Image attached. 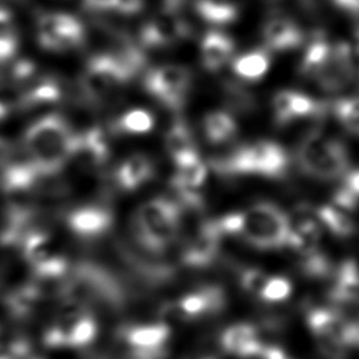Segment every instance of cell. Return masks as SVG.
Wrapping results in <instances>:
<instances>
[{"instance_id": "1", "label": "cell", "mask_w": 359, "mask_h": 359, "mask_svg": "<svg viewBox=\"0 0 359 359\" xmlns=\"http://www.w3.org/2000/svg\"><path fill=\"white\" fill-rule=\"evenodd\" d=\"M73 137L65 119L46 115L27 129L24 146L39 172L49 175L57 172L65 161L70 160Z\"/></svg>"}, {"instance_id": "2", "label": "cell", "mask_w": 359, "mask_h": 359, "mask_svg": "<svg viewBox=\"0 0 359 359\" xmlns=\"http://www.w3.org/2000/svg\"><path fill=\"white\" fill-rule=\"evenodd\" d=\"M182 209L177 201L157 196L139 206L132 219L136 241L150 252L164 251L178 236Z\"/></svg>"}, {"instance_id": "3", "label": "cell", "mask_w": 359, "mask_h": 359, "mask_svg": "<svg viewBox=\"0 0 359 359\" xmlns=\"http://www.w3.org/2000/svg\"><path fill=\"white\" fill-rule=\"evenodd\" d=\"M212 167L220 175H262L268 178L283 177L289 167L285 149L271 140H258L243 144L224 156L212 160Z\"/></svg>"}, {"instance_id": "4", "label": "cell", "mask_w": 359, "mask_h": 359, "mask_svg": "<svg viewBox=\"0 0 359 359\" xmlns=\"http://www.w3.org/2000/svg\"><path fill=\"white\" fill-rule=\"evenodd\" d=\"M296 160L304 174L318 180H335L349 167L346 147L321 132H311L300 142Z\"/></svg>"}, {"instance_id": "5", "label": "cell", "mask_w": 359, "mask_h": 359, "mask_svg": "<svg viewBox=\"0 0 359 359\" xmlns=\"http://www.w3.org/2000/svg\"><path fill=\"white\" fill-rule=\"evenodd\" d=\"M290 229L292 223L280 208L261 202L244 212L240 237L258 250H278L287 245Z\"/></svg>"}, {"instance_id": "6", "label": "cell", "mask_w": 359, "mask_h": 359, "mask_svg": "<svg viewBox=\"0 0 359 359\" xmlns=\"http://www.w3.org/2000/svg\"><path fill=\"white\" fill-rule=\"evenodd\" d=\"M192 83L191 72L181 65H163L149 70L143 79L144 90L167 108L185 104Z\"/></svg>"}, {"instance_id": "7", "label": "cell", "mask_w": 359, "mask_h": 359, "mask_svg": "<svg viewBox=\"0 0 359 359\" xmlns=\"http://www.w3.org/2000/svg\"><path fill=\"white\" fill-rule=\"evenodd\" d=\"M132 74L114 55H98L90 59L81 76V88L91 100H102L128 81Z\"/></svg>"}, {"instance_id": "8", "label": "cell", "mask_w": 359, "mask_h": 359, "mask_svg": "<svg viewBox=\"0 0 359 359\" xmlns=\"http://www.w3.org/2000/svg\"><path fill=\"white\" fill-rule=\"evenodd\" d=\"M84 39L81 22L65 13H46L38 20V42L52 52H63L77 48Z\"/></svg>"}, {"instance_id": "9", "label": "cell", "mask_w": 359, "mask_h": 359, "mask_svg": "<svg viewBox=\"0 0 359 359\" xmlns=\"http://www.w3.org/2000/svg\"><path fill=\"white\" fill-rule=\"evenodd\" d=\"M97 334V325L91 314L74 307L67 310L60 317L59 323L49 330L46 342L50 345L83 346L90 344Z\"/></svg>"}, {"instance_id": "10", "label": "cell", "mask_w": 359, "mask_h": 359, "mask_svg": "<svg viewBox=\"0 0 359 359\" xmlns=\"http://www.w3.org/2000/svg\"><path fill=\"white\" fill-rule=\"evenodd\" d=\"M222 237L223 234L219 231L215 219L202 222L195 234L182 247V264L194 268L210 265L216 259Z\"/></svg>"}, {"instance_id": "11", "label": "cell", "mask_w": 359, "mask_h": 359, "mask_svg": "<svg viewBox=\"0 0 359 359\" xmlns=\"http://www.w3.org/2000/svg\"><path fill=\"white\" fill-rule=\"evenodd\" d=\"M272 107L276 123L285 126L296 119L324 116L328 104L317 101L313 97L299 91L283 90L275 94Z\"/></svg>"}, {"instance_id": "12", "label": "cell", "mask_w": 359, "mask_h": 359, "mask_svg": "<svg viewBox=\"0 0 359 359\" xmlns=\"http://www.w3.org/2000/svg\"><path fill=\"white\" fill-rule=\"evenodd\" d=\"M191 28L175 11L165 10L161 15L147 22L140 31V42L150 49L167 48L188 38Z\"/></svg>"}, {"instance_id": "13", "label": "cell", "mask_w": 359, "mask_h": 359, "mask_svg": "<svg viewBox=\"0 0 359 359\" xmlns=\"http://www.w3.org/2000/svg\"><path fill=\"white\" fill-rule=\"evenodd\" d=\"M353 49L348 42H337L331 45L330 59L317 76V84L328 91L335 93L346 87L355 76Z\"/></svg>"}, {"instance_id": "14", "label": "cell", "mask_w": 359, "mask_h": 359, "mask_svg": "<svg viewBox=\"0 0 359 359\" xmlns=\"http://www.w3.org/2000/svg\"><path fill=\"white\" fill-rule=\"evenodd\" d=\"M224 304V293L217 286H206L192 290L165 307V313L175 318L191 320L215 313Z\"/></svg>"}, {"instance_id": "15", "label": "cell", "mask_w": 359, "mask_h": 359, "mask_svg": "<svg viewBox=\"0 0 359 359\" xmlns=\"http://www.w3.org/2000/svg\"><path fill=\"white\" fill-rule=\"evenodd\" d=\"M170 338V328L163 323L132 325L125 332V341L136 359H158Z\"/></svg>"}, {"instance_id": "16", "label": "cell", "mask_w": 359, "mask_h": 359, "mask_svg": "<svg viewBox=\"0 0 359 359\" xmlns=\"http://www.w3.org/2000/svg\"><path fill=\"white\" fill-rule=\"evenodd\" d=\"M112 222V212L97 205L79 206L70 210L66 217L70 231L83 240L100 238L111 229Z\"/></svg>"}, {"instance_id": "17", "label": "cell", "mask_w": 359, "mask_h": 359, "mask_svg": "<svg viewBox=\"0 0 359 359\" xmlns=\"http://www.w3.org/2000/svg\"><path fill=\"white\" fill-rule=\"evenodd\" d=\"M108 157V146L104 133L98 128H91L83 133L74 135L70 160H74L83 168L101 165Z\"/></svg>"}, {"instance_id": "18", "label": "cell", "mask_w": 359, "mask_h": 359, "mask_svg": "<svg viewBox=\"0 0 359 359\" xmlns=\"http://www.w3.org/2000/svg\"><path fill=\"white\" fill-rule=\"evenodd\" d=\"M262 38L268 50L287 52L297 48L303 42L302 29L289 18H271L262 29Z\"/></svg>"}, {"instance_id": "19", "label": "cell", "mask_w": 359, "mask_h": 359, "mask_svg": "<svg viewBox=\"0 0 359 359\" xmlns=\"http://www.w3.org/2000/svg\"><path fill=\"white\" fill-rule=\"evenodd\" d=\"M153 164L142 153L129 156L121 163L114 175V182L121 191H135L153 177Z\"/></svg>"}, {"instance_id": "20", "label": "cell", "mask_w": 359, "mask_h": 359, "mask_svg": "<svg viewBox=\"0 0 359 359\" xmlns=\"http://www.w3.org/2000/svg\"><path fill=\"white\" fill-rule=\"evenodd\" d=\"M222 346L227 353L236 356H255L262 351L257 330L250 324H236L227 328L222 335Z\"/></svg>"}, {"instance_id": "21", "label": "cell", "mask_w": 359, "mask_h": 359, "mask_svg": "<svg viewBox=\"0 0 359 359\" xmlns=\"http://www.w3.org/2000/svg\"><path fill=\"white\" fill-rule=\"evenodd\" d=\"M234 52V42L230 36L219 32L209 31L201 42V62L209 72L220 70L231 57Z\"/></svg>"}, {"instance_id": "22", "label": "cell", "mask_w": 359, "mask_h": 359, "mask_svg": "<svg viewBox=\"0 0 359 359\" xmlns=\"http://www.w3.org/2000/svg\"><path fill=\"white\" fill-rule=\"evenodd\" d=\"M62 98V86L56 77H38L24 84L22 108H41L56 104Z\"/></svg>"}, {"instance_id": "23", "label": "cell", "mask_w": 359, "mask_h": 359, "mask_svg": "<svg viewBox=\"0 0 359 359\" xmlns=\"http://www.w3.org/2000/svg\"><path fill=\"white\" fill-rule=\"evenodd\" d=\"M320 238L321 223L314 217L303 216L294 223V226L292 224L286 247H290L300 255H304L317 250Z\"/></svg>"}, {"instance_id": "24", "label": "cell", "mask_w": 359, "mask_h": 359, "mask_svg": "<svg viewBox=\"0 0 359 359\" xmlns=\"http://www.w3.org/2000/svg\"><path fill=\"white\" fill-rule=\"evenodd\" d=\"M202 129L205 139L212 144H222L231 140L238 130L236 119L224 111H212L203 116Z\"/></svg>"}, {"instance_id": "25", "label": "cell", "mask_w": 359, "mask_h": 359, "mask_svg": "<svg viewBox=\"0 0 359 359\" xmlns=\"http://www.w3.org/2000/svg\"><path fill=\"white\" fill-rule=\"evenodd\" d=\"M165 149L174 164L198 153L194 135L184 121L178 119L168 128L165 133Z\"/></svg>"}, {"instance_id": "26", "label": "cell", "mask_w": 359, "mask_h": 359, "mask_svg": "<svg viewBox=\"0 0 359 359\" xmlns=\"http://www.w3.org/2000/svg\"><path fill=\"white\" fill-rule=\"evenodd\" d=\"M331 43L321 35H316L307 45L300 60L299 72L302 76L316 80L330 59Z\"/></svg>"}, {"instance_id": "27", "label": "cell", "mask_w": 359, "mask_h": 359, "mask_svg": "<svg viewBox=\"0 0 359 359\" xmlns=\"http://www.w3.org/2000/svg\"><path fill=\"white\" fill-rule=\"evenodd\" d=\"M271 65V56L265 49H255L240 55L233 60V72L243 80L257 81L262 79Z\"/></svg>"}, {"instance_id": "28", "label": "cell", "mask_w": 359, "mask_h": 359, "mask_svg": "<svg viewBox=\"0 0 359 359\" xmlns=\"http://www.w3.org/2000/svg\"><path fill=\"white\" fill-rule=\"evenodd\" d=\"M316 219L338 237H348L355 231V223L346 210L337 205H321L313 209Z\"/></svg>"}, {"instance_id": "29", "label": "cell", "mask_w": 359, "mask_h": 359, "mask_svg": "<svg viewBox=\"0 0 359 359\" xmlns=\"http://www.w3.org/2000/svg\"><path fill=\"white\" fill-rule=\"evenodd\" d=\"M177 172L171 180V187H184V188H198L206 180V165L201 160L199 153L192 154L180 163L175 164Z\"/></svg>"}, {"instance_id": "30", "label": "cell", "mask_w": 359, "mask_h": 359, "mask_svg": "<svg viewBox=\"0 0 359 359\" xmlns=\"http://www.w3.org/2000/svg\"><path fill=\"white\" fill-rule=\"evenodd\" d=\"M21 244L25 259L34 268L56 255L52 250V241L49 236L41 230H29L24 236Z\"/></svg>"}, {"instance_id": "31", "label": "cell", "mask_w": 359, "mask_h": 359, "mask_svg": "<svg viewBox=\"0 0 359 359\" xmlns=\"http://www.w3.org/2000/svg\"><path fill=\"white\" fill-rule=\"evenodd\" d=\"M196 13L210 24L226 25L236 20L237 8L226 0H198Z\"/></svg>"}, {"instance_id": "32", "label": "cell", "mask_w": 359, "mask_h": 359, "mask_svg": "<svg viewBox=\"0 0 359 359\" xmlns=\"http://www.w3.org/2000/svg\"><path fill=\"white\" fill-rule=\"evenodd\" d=\"M154 126V116L151 112L143 108H133L128 112L122 114L116 122L115 129L121 133L128 135H143L153 129Z\"/></svg>"}, {"instance_id": "33", "label": "cell", "mask_w": 359, "mask_h": 359, "mask_svg": "<svg viewBox=\"0 0 359 359\" xmlns=\"http://www.w3.org/2000/svg\"><path fill=\"white\" fill-rule=\"evenodd\" d=\"M332 112L346 132L359 136V97H344L334 102Z\"/></svg>"}, {"instance_id": "34", "label": "cell", "mask_w": 359, "mask_h": 359, "mask_svg": "<svg viewBox=\"0 0 359 359\" xmlns=\"http://www.w3.org/2000/svg\"><path fill=\"white\" fill-rule=\"evenodd\" d=\"M292 293V283L289 282V279H286L285 276H271L268 278L259 299L268 303H278V302H283L286 300Z\"/></svg>"}, {"instance_id": "35", "label": "cell", "mask_w": 359, "mask_h": 359, "mask_svg": "<svg viewBox=\"0 0 359 359\" xmlns=\"http://www.w3.org/2000/svg\"><path fill=\"white\" fill-rule=\"evenodd\" d=\"M300 268L306 275L320 278V276L328 275L330 261H328V257L324 252L318 251V248H317L311 252L302 255Z\"/></svg>"}, {"instance_id": "36", "label": "cell", "mask_w": 359, "mask_h": 359, "mask_svg": "<svg viewBox=\"0 0 359 359\" xmlns=\"http://www.w3.org/2000/svg\"><path fill=\"white\" fill-rule=\"evenodd\" d=\"M269 275L258 268H245L240 275V283L243 289L257 297H259Z\"/></svg>"}, {"instance_id": "37", "label": "cell", "mask_w": 359, "mask_h": 359, "mask_svg": "<svg viewBox=\"0 0 359 359\" xmlns=\"http://www.w3.org/2000/svg\"><path fill=\"white\" fill-rule=\"evenodd\" d=\"M216 226L223 236H240L244 227V212H233L215 217Z\"/></svg>"}, {"instance_id": "38", "label": "cell", "mask_w": 359, "mask_h": 359, "mask_svg": "<svg viewBox=\"0 0 359 359\" xmlns=\"http://www.w3.org/2000/svg\"><path fill=\"white\" fill-rule=\"evenodd\" d=\"M18 42L11 14L0 7V43Z\"/></svg>"}, {"instance_id": "39", "label": "cell", "mask_w": 359, "mask_h": 359, "mask_svg": "<svg viewBox=\"0 0 359 359\" xmlns=\"http://www.w3.org/2000/svg\"><path fill=\"white\" fill-rule=\"evenodd\" d=\"M142 7L143 0H109V11L122 15H133L139 13Z\"/></svg>"}, {"instance_id": "40", "label": "cell", "mask_w": 359, "mask_h": 359, "mask_svg": "<svg viewBox=\"0 0 359 359\" xmlns=\"http://www.w3.org/2000/svg\"><path fill=\"white\" fill-rule=\"evenodd\" d=\"M344 187L352 192L356 198H359V170H353L346 172Z\"/></svg>"}, {"instance_id": "41", "label": "cell", "mask_w": 359, "mask_h": 359, "mask_svg": "<svg viewBox=\"0 0 359 359\" xmlns=\"http://www.w3.org/2000/svg\"><path fill=\"white\" fill-rule=\"evenodd\" d=\"M259 356H262V359H289L280 349L272 346L262 348Z\"/></svg>"}, {"instance_id": "42", "label": "cell", "mask_w": 359, "mask_h": 359, "mask_svg": "<svg viewBox=\"0 0 359 359\" xmlns=\"http://www.w3.org/2000/svg\"><path fill=\"white\" fill-rule=\"evenodd\" d=\"M11 151H13L11 143L7 139L0 137V163H7L11 156Z\"/></svg>"}, {"instance_id": "43", "label": "cell", "mask_w": 359, "mask_h": 359, "mask_svg": "<svg viewBox=\"0 0 359 359\" xmlns=\"http://www.w3.org/2000/svg\"><path fill=\"white\" fill-rule=\"evenodd\" d=\"M353 63H355V70L359 73V29L356 31V43L353 49Z\"/></svg>"}, {"instance_id": "44", "label": "cell", "mask_w": 359, "mask_h": 359, "mask_svg": "<svg viewBox=\"0 0 359 359\" xmlns=\"http://www.w3.org/2000/svg\"><path fill=\"white\" fill-rule=\"evenodd\" d=\"M90 359H105V358H100V356H95V358H90Z\"/></svg>"}]
</instances>
